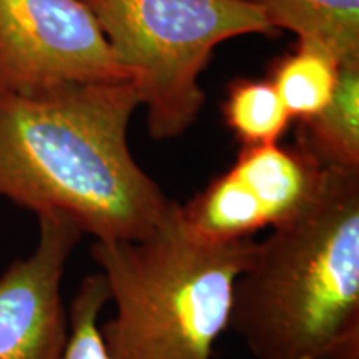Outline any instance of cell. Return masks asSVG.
Instances as JSON below:
<instances>
[{"instance_id": "cell-3", "label": "cell", "mask_w": 359, "mask_h": 359, "mask_svg": "<svg viewBox=\"0 0 359 359\" xmlns=\"http://www.w3.org/2000/svg\"><path fill=\"white\" fill-rule=\"evenodd\" d=\"M253 238L213 245L187 231L173 203L142 240L95 241L115 316L100 326L109 359H213Z\"/></svg>"}, {"instance_id": "cell-2", "label": "cell", "mask_w": 359, "mask_h": 359, "mask_svg": "<svg viewBox=\"0 0 359 359\" xmlns=\"http://www.w3.org/2000/svg\"><path fill=\"white\" fill-rule=\"evenodd\" d=\"M228 330L257 359H334L359 343V172L330 170L311 210L255 243Z\"/></svg>"}, {"instance_id": "cell-11", "label": "cell", "mask_w": 359, "mask_h": 359, "mask_svg": "<svg viewBox=\"0 0 359 359\" xmlns=\"http://www.w3.org/2000/svg\"><path fill=\"white\" fill-rule=\"evenodd\" d=\"M223 115L243 147L278 143L291 122L269 80H236L228 90Z\"/></svg>"}, {"instance_id": "cell-1", "label": "cell", "mask_w": 359, "mask_h": 359, "mask_svg": "<svg viewBox=\"0 0 359 359\" xmlns=\"http://www.w3.org/2000/svg\"><path fill=\"white\" fill-rule=\"evenodd\" d=\"M140 103L132 80L0 90V196L65 215L95 241L148 236L173 201L128 148Z\"/></svg>"}, {"instance_id": "cell-7", "label": "cell", "mask_w": 359, "mask_h": 359, "mask_svg": "<svg viewBox=\"0 0 359 359\" xmlns=\"http://www.w3.org/2000/svg\"><path fill=\"white\" fill-rule=\"evenodd\" d=\"M37 218L34 251L0 275V359H60L69 338L62 280L83 233L65 215Z\"/></svg>"}, {"instance_id": "cell-12", "label": "cell", "mask_w": 359, "mask_h": 359, "mask_svg": "<svg viewBox=\"0 0 359 359\" xmlns=\"http://www.w3.org/2000/svg\"><path fill=\"white\" fill-rule=\"evenodd\" d=\"M110 302L103 273L83 278L70 304L69 338L60 359H109L100 331V314Z\"/></svg>"}, {"instance_id": "cell-6", "label": "cell", "mask_w": 359, "mask_h": 359, "mask_svg": "<svg viewBox=\"0 0 359 359\" xmlns=\"http://www.w3.org/2000/svg\"><path fill=\"white\" fill-rule=\"evenodd\" d=\"M130 80L83 0H0V90Z\"/></svg>"}, {"instance_id": "cell-10", "label": "cell", "mask_w": 359, "mask_h": 359, "mask_svg": "<svg viewBox=\"0 0 359 359\" xmlns=\"http://www.w3.org/2000/svg\"><path fill=\"white\" fill-rule=\"evenodd\" d=\"M339 60L325 47L298 40L296 48L273 65L271 82L291 120H306L327 105L338 83Z\"/></svg>"}, {"instance_id": "cell-4", "label": "cell", "mask_w": 359, "mask_h": 359, "mask_svg": "<svg viewBox=\"0 0 359 359\" xmlns=\"http://www.w3.org/2000/svg\"><path fill=\"white\" fill-rule=\"evenodd\" d=\"M148 110L154 138L183 135L205 95L201 70L218 43L275 29L251 0H83Z\"/></svg>"}, {"instance_id": "cell-8", "label": "cell", "mask_w": 359, "mask_h": 359, "mask_svg": "<svg viewBox=\"0 0 359 359\" xmlns=\"http://www.w3.org/2000/svg\"><path fill=\"white\" fill-rule=\"evenodd\" d=\"M296 145L327 170L359 172V60L341 64L333 97L302 120Z\"/></svg>"}, {"instance_id": "cell-9", "label": "cell", "mask_w": 359, "mask_h": 359, "mask_svg": "<svg viewBox=\"0 0 359 359\" xmlns=\"http://www.w3.org/2000/svg\"><path fill=\"white\" fill-rule=\"evenodd\" d=\"M273 29L325 47L339 64L359 60V0H251Z\"/></svg>"}, {"instance_id": "cell-13", "label": "cell", "mask_w": 359, "mask_h": 359, "mask_svg": "<svg viewBox=\"0 0 359 359\" xmlns=\"http://www.w3.org/2000/svg\"><path fill=\"white\" fill-rule=\"evenodd\" d=\"M334 359H359V344H353L344 349L343 353H339Z\"/></svg>"}, {"instance_id": "cell-5", "label": "cell", "mask_w": 359, "mask_h": 359, "mask_svg": "<svg viewBox=\"0 0 359 359\" xmlns=\"http://www.w3.org/2000/svg\"><path fill=\"white\" fill-rule=\"evenodd\" d=\"M330 170L296 147H243L235 165L178 213L187 231L213 245L253 238L302 218L320 200Z\"/></svg>"}]
</instances>
